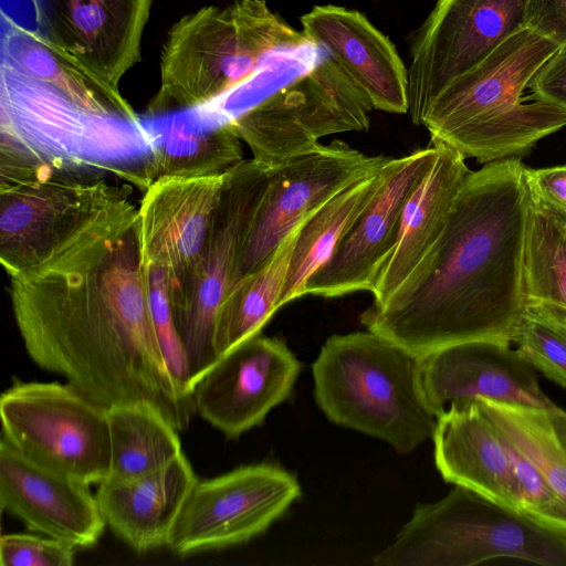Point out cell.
<instances>
[{"instance_id": "1", "label": "cell", "mask_w": 566, "mask_h": 566, "mask_svg": "<svg viewBox=\"0 0 566 566\" xmlns=\"http://www.w3.org/2000/svg\"><path fill=\"white\" fill-rule=\"evenodd\" d=\"M130 200L44 262L10 277L13 317L42 369L97 405L144 402L178 431L195 401L164 357L149 307Z\"/></svg>"}, {"instance_id": "2", "label": "cell", "mask_w": 566, "mask_h": 566, "mask_svg": "<svg viewBox=\"0 0 566 566\" xmlns=\"http://www.w3.org/2000/svg\"><path fill=\"white\" fill-rule=\"evenodd\" d=\"M520 157L469 172L440 237L360 323L417 357L472 340L511 345L524 311L528 186Z\"/></svg>"}, {"instance_id": "3", "label": "cell", "mask_w": 566, "mask_h": 566, "mask_svg": "<svg viewBox=\"0 0 566 566\" xmlns=\"http://www.w3.org/2000/svg\"><path fill=\"white\" fill-rule=\"evenodd\" d=\"M212 107L271 169L316 149L321 137L367 130L373 105L324 49L310 43L274 55Z\"/></svg>"}, {"instance_id": "4", "label": "cell", "mask_w": 566, "mask_h": 566, "mask_svg": "<svg viewBox=\"0 0 566 566\" xmlns=\"http://www.w3.org/2000/svg\"><path fill=\"white\" fill-rule=\"evenodd\" d=\"M0 170L101 177L145 191L154 128L87 113L44 83L1 64Z\"/></svg>"}, {"instance_id": "5", "label": "cell", "mask_w": 566, "mask_h": 566, "mask_svg": "<svg viewBox=\"0 0 566 566\" xmlns=\"http://www.w3.org/2000/svg\"><path fill=\"white\" fill-rule=\"evenodd\" d=\"M525 28L499 45L437 97L423 126L465 158L489 164L520 157L566 126V111L523 97L539 67L559 49Z\"/></svg>"}, {"instance_id": "6", "label": "cell", "mask_w": 566, "mask_h": 566, "mask_svg": "<svg viewBox=\"0 0 566 566\" xmlns=\"http://www.w3.org/2000/svg\"><path fill=\"white\" fill-rule=\"evenodd\" d=\"M310 43L265 0L203 7L169 29L160 53V85L147 114L214 102L252 80L274 55Z\"/></svg>"}, {"instance_id": "7", "label": "cell", "mask_w": 566, "mask_h": 566, "mask_svg": "<svg viewBox=\"0 0 566 566\" xmlns=\"http://www.w3.org/2000/svg\"><path fill=\"white\" fill-rule=\"evenodd\" d=\"M314 398L332 422L408 453L432 439L420 357L373 332L332 335L312 365Z\"/></svg>"}, {"instance_id": "8", "label": "cell", "mask_w": 566, "mask_h": 566, "mask_svg": "<svg viewBox=\"0 0 566 566\" xmlns=\"http://www.w3.org/2000/svg\"><path fill=\"white\" fill-rule=\"evenodd\" d=\"M517 559L566 566V533L454 485L442 499L419 504L377 566H471Z\"/></svg>"}, {"instance_id": "9", "label": "cell", "mask_w": 566, "mask_h": 566, "mask_svg": "<svg viewBox=\"0 0 566 566\" xmlns=\"http://www.w3.org/2000/svg\"><path fill=\"white\" fill-rule=\"evenodd\" d=\"M269 176L270 169L253 158L243 159L228 170L201 254L185 281L170 291L193 391L219 360L214 347L218 314L237 283L240 252Z\"/></svg>"}, {"instance_id": "10", "label": "cell", "mask_w": 566, "mask_h": 566, "mask_svg": "<svg viewBox=\"0 0 566 566\" xmlns=\"http://www.w3.org/2000/svg\"><path fill=\"white\" fill-rule=\"evenodd\" d=\"M2 438L31 461L85 484L111 474L107 409L69 382L14 380L0 398Z\"/></svg>"}, {"instance_id": "11", "label": "cell", "mask_w": 566, "mask_h": 566, "mask_svg": "<svg viewBox=\"0 0 566 566\" xmlns=\"http://www.w3.org/2000/svg\"><path fill=\"white\" fill-rule=\"evenodd\" d=\"M128 189L67 174L0 184V261L7 275L44 262L128 201Z\"/></svg>"}, {"instance_id": "12", "label": "cell", "mask_w": 566, "mask_h": 566, "mask_svg": "<svg viewBox=\"0 0 566 566\" xmlns=\"http://www.w3.org/2000/svg\"><path fill=\"white\" fill-rule=\"evenodd\" d=\"M527 0H438L418 30L408 69V115L422 125L457 77L526 28Z\"/></svg>"}, {"instance_id": "13", "label": "cell", "mask_w": 566, "mask_h": 566, "mask_svg": "<svg viewBox=\"0 0 566 566\" xmlns=\"http://www.w3.org/2000/svg\"><path fill=\"white\" fill-rule=\"evenodd\" d=\"M301 493L292 473L270 463L243 465L198 481L168 547L178 555H189L248 542L266 531Z\"/></svg>"}, {"instance_id": "14", "label": "cell", "mask_w": 566, "mask_h": 566, "mask_svg": "<svg viewBox=\"0 0 566 566\" xmlns=\"http://www.w3.org/2000/svg\"><path fill=\"white\" fill-rule=\"evenodd\" d=\"M391 159L368 156L335 139L271 168L240 252L237 282L259 269L297 226L337 192Z\"/></svg>"}, {"instance_id": "15", "label": "cell", "mask_w": 566, "mask_h": 566, "mask_svg": "<svg viewBox=\"0 0 566 566\" xmlns=\"http://www.w3.org/2000/svg\"><path fill=\"white\" fill-rule=\"evenodd\" d=\"M24 2L27 17L19 28L43 39L112 87L118 88L122 77L140 61L153 0Z\"/></svg>"}, {"instance_id": "16", "label": "cell", "mask_w": 566, "mask_h": 566, "mask_svg": "<svg viewBox=\"0 0 566 566\" xmlns=\"http://www.w3.org/2000/svg\"><path fill=\"white\" fill-rule=\"evenodd\" d=\"M301 363L280 338L258 334L219 358L193 391L195 408L237 438L263 422L291 395Z\"/></svg>"}, {"instance_id": "17", "label": "cell", "mask_w": 566, "mask_h": 566, "mask_svg": "<svg viewBox=\"0 0 566 566\" xmlns=\"http://www.w3.org/2000/svg\"><path fill=\"white\" fill-rule=\"evenodd\" d=\"M430 146L392 158L379 190L339 241L331 258L308 280L305 295L337 297L371 292L380 266L390 253L403 207L432 166Z\"/></svg>"}, {"instance_id": "18", "label": "cell", "mask_w": 566, "mask_h": 566, "mask_svg": "<svg viewBox=\"0 0 566 566\" xmlns=\"http://www.w3.org/2000/svg\"><path fill=\"white\" fill-rule=\"evenodd\" d=\"M227 174L161 177L144 191L137 224L142 263L164 271L170 291L185 281L201 254Z\"/></svg>"}, {"instance_id": "19", "label": "cell", "mask_w": 566, "mask_h": 566, "mask_svg": "<svg viewBox=\"0 0 566 566\" xmlns=\"http://www.w3.org/2000/svg\"><path fill=\"white\" fill-rule=\"evenodd\" d=\"M0 504L34 532L94 546L106 522L90 485L38 464L0 440Z\"/></svg>"}, {"instance_id": "20", "label": "cell", "mask_w": 566, "mask_h": 566, "mask_svg": "<svg viewBox=\"0 0 566 566\" xmlns=\"http://www.w3.org/2000/svg\"><path fill=\"white\" fill-rule=\"evenodd\" d=\"M420 366L424 394L437 418L451 403L476 398L528 407L555 405L542 391L536 369L511 345L459 343L420 357Z\"/></svg>"}, {"instance_id": "21", "label": "cell", "mask_w": 566, "mask_h": 566, "mask_svg": "<svg viewBox=\"0 0 566 566\" xmlns=\"http://www.w3.org/2000/svg\"><path fill=\"white\" fill-rule=\"evenodd\" d=\"M300 22L304 35L329 54L373 108L408 113V69L394 43L365 14L334 4L315 6Z\"/></svg>"}, {"instance_id": "22", "label": "cell", "mask_w": 566, "mask_h": 566, "mask_svg": "<svg viewBox=\"0 0 566 566\" xmlns=\"http://www.w3.org/2000/svg\"><path fill=\"white\" fill-rule=\"evenodd\" d=\"M432 441L446 482L522 512L506 443L478 398L451 403L437 418Z\"/></svg>"}, {"instance_id": "23", "label": "cell", "mask_w": 566, "mask_h": 566, "mask_svg": "<svg viewBox=\"0 0 566 566\" xmlns=\"http://www.w3.org/2000/svg\"><path fill=\"white\" fill-rule=\"evenodd\" d=\"M181 454L166 467L127 481H104L95 494L106 525L138 553L168 546L177 518L198 482Z\"/></svg>"}, {"instance_id": "24", "label": "cell", "mask_w": 566, "mask_h": 566, "mask_svg": "<svg viewBox=\"0 0 566 566\" xmlns=\"http://www.w3.org/2000/svg\"><path fill=\"white\" fill-rule=\"evenodd\" d=\"M430 143L436 159L403 207L396 242L371 291L374 305L384 304L433 247L470 172L462 154L442 142Z\"/></svg>"}, {"instance_id": "25", "label": "cell", "mask_w": 566, "mask_h": 566, "mask_svg": "<svg viewBox=\"0 0 566 566\" xmlns=\"http://www.w3.org/2000/svg\"><path fill=\"white\" fill-rule=\"evenodd\" d=\"M1 64L52 87L81 109L139 123L140 117L112 87L34 33L2 20Z\"/></svg>"}, {"instance_id": "26", "label": "cell", "mask_w": 566, "mask_h": 566, "mask_svg": "<svg viewBox=\"0 0 566 566\" xmlns=\"http://www.w3.org/2000/svg\"><path fill=\"white\" fill-rule=\"evenodd\" d=\"M523 295L524 310L566 326V217L530 187Z\"/></svg>"}, {"instance_id": "27", "label": "cell", "mask_w": 566, "mask_h": 566, "mask_svg": "<svg viewBox=\"0 0 566 566\" xmlns=\"http://www.w3.org/2000/svg\"><path fill=\"white\" fill-rule=\"evenodd\" d=\"M389 163L342 189L303 222L290 260L280 307L305 295L308 280L331 258L379 190Z\"/></svg>"}, {"instance_id": "28", "label": "cell", "mask_w": 566, "mask_h": 566, "mask_svg": "<svg viewBox=\"0 0 566 566\" xmlns=\"http://www.w3.org/2000/svg\"><path fill=\"white\" fill-rule=\"evenodd\" d=\"M147 165L151 184L161 177L192 178L224 174L243 158L242 142L229 124L205 125L193 115L176 116L158 129Z\"/></svg>"}, {"instance_id": "29", "label": "cell", "mask_w": 566, "mask_h": 566, "mask_svg": "<svg viewBox=\"0 0 566 566\" xmlns=\"http://www.w3.org/2000/svg\"><path fill=\"white\" fill-rule=\"evenodd\" d=\"M303 222L259 269L242 276L224 298L214 334V347L219 358L244 340L261 334L262 328L280 308L290 260Z\"/></svg>"}, {"instance_id": "30", "label": "cell", "mask_w": 566, "mask_h": 566, "mask_svg": "<svg viewBox=\"0 0 566 566\" xmlns=\"http://www.w3.org/2000/svg\"><path fill=\"white\" fill-rule=\"evenodd\" d=\"M478 399L497 431L538 469L566 514V411Z\"/></svg>"}, {"instance_id": "31", "label": "cell", "mask_w": 566, "mask_h": 566, "mask_svg": "<svg viewBox=\"0 0 566 566\" xmlns=\"http://www.w3.org/2000/svg\"><path fill=\"white\" fill-rule=\"evenodd\" d=\"M112 468L106 481H127L157 471L182 454L178 430L154 407L119 403L107 409Z\"/></svg>"}, {"instance_id": "32", "label": "cell", "mask_w": 566, "mask_h": 566, "mask_svg": "<svg viewBox=\"0 0 566 566\" xmlns=\"http://www.w3.org/2000/svg\"><path fill=\"white\" fill-rule=\"evenodd\" d=\"M511 344L536 370L566 388V326L524 310Z\"/></svg>"}, {"instance_id": "33", "label": "cell", "mask_w": 566, "mask_h": 566, "mask_svg": "<svg viewBox=\"0 0 566 566\" xmlns=\"http://www.w3.org/2000/svg\"><path fill=\"white\" fill-rule=\"evenodd\" d=\"M143 266L151 317L164 357L182 395L193 400L187 355L172 314L169 279L157 266Z\"/></svg>"}, {"instance_id": "34", "label": "cell", "mask_w": 566, "mask_h": 566, "mask_svg": "<svg viewBox=\"0 0 566 566\" xmlns=\"http://www.w3.org/2000/svg\"><path fill=\"white\" fill-rule=\"evenodd\" d=\"M502 438L509 450L512 470L518 488L522 512L546 526L566 533V514L544 476L527 457L503 436Z\"/></svg>"}, {"instance_id": "35", "label": "cell", "mask_w": 566, "mask_h": 566, "mask_svg": "<svg viewBox=\"0 0 566 566\" xmlns=\"http://www.w3.org/2000/svg\"><path fill=\"white\" fill-rule=\"evenodd\" d=\"M73 545L52 537L30 534H6L0 538L1 566H71Z\"/></svg>"}, {"instance_id": "36", "label": "cell", "mask_w": 566, "mask_h": 566, "mask_svg": "<svg viewBox=\"0 0 566 566\" xmlns=\"http://www.w3.org/2000/svg\"><path fill=\"white\" fill-rule=\"evenodd\" d=\"M528 88L534 97L566 111V45L539 67Z\"/></svg>"}, {"instance_id": "37", "label": "cell", "mask_w": 566, "mask_h": 566, "mask_svg": "<svg viewBox=\"0 0 566 566\" xmlns=\"http://www.w3.org/2000/svg\"><path fill=\"white\" fill-rule=\"evenodd\" d=\"M526 28L558 46L566 45V0H527Z\"/></svg>"}, {"instance_id": "38", "label": "cell", "mask_w": 566, "mask_h": 566, "mask_svg": "<svg viewBox=\"0 0 566 566\" xmlns=\"http://www.w3.org/2000/svg\"><path fill=\"white\" fill-rule=\"evenodd\" d=\"M524 175L528 187L566 217V164L544 168L525 167Z\"/></svg>"}]
</instances>
